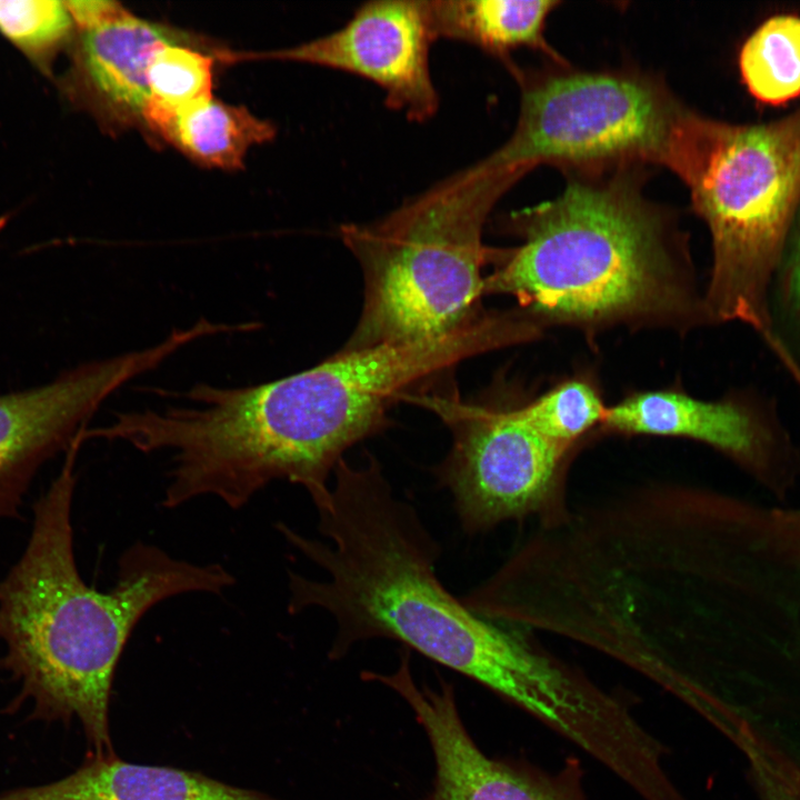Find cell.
I'll return each instance as SVG.
<instances>
[{"mask_svg": "<svg viewBox=\"0 0 800 800\" xmlns=\"http://www.w3.org/2000/svg\"><path fill=\"white\" fill-rule=\"evenodd\" d=\"M434 40L426 0H377L361 4L334 31L256 57L362 77L383 90L390 109L410 121L424 122L439 108L429 61Z\"/></svg>", "mask_w": 800, "mask_h": 800, "instance_id": "30bf717a", "label": "cell"}, {"mask_svg": "<svg viewBox=\"0 0 800 800\" xmlns=\"http://www.w3.org/2000/svg\"><path fill=\"white\" fill-rule=\"evenodd\" d=\"M213 58L176 42L157 50L148 70L146 109L176 111L212 98Z\"/></svg>", "mask_w": 800, "mask_h": 800, "instance_id": "d6986e66", "label": "cell"}, {"mask_svg": "<svg viewBox=\"0 0 800 800\" xmlns=\"http://www.w3.org/2000/svg\"><path fill=\"white\" fill-rule=\"evenodd\" d=\"M684 183L712 240L706 314L770 332L768 287L800 210V108L760 124L701 117Z\"/></svg>", "mask_w": 800, "mask_h": 800, "instance_id": "8992f818", "label": "cell"}, {"mask_svg": "<svg viewBox=\"0 0 800 800\" xmlns=\"http://www.w3.org/2000/svg\"><path fill=\"white\" fill-rule=\"evenodd\" d=\"M64 3L72 20L84 31L120 19L129 13L114 1L72 0L64 1Z\"/></svg>", "mask_w": 800, "mask_h": 800, "instance_id": "44dd1931", "label": "cell"}, {"mask_svg": "<svg viewBox=\"0 0 800 800\" xmlns=\"http://www.w3.org/2000/svg\"><path fill=\"white\" fill-rule=\"evenodd\" d=\"M606 428L628 434L681 437L729 454L772 493L789 490L792 477L777 461L768 430L743 407L707 402L677 391H647L606 408Z\"/></svg>", "mask_w": 800, "mask_h": 800, "instance_id": "7c38bea8", "label": "cell"}, {"mask_svg": "<svg viewBox=\"0 0 800 800\" xmlns=\"http://www.w3.org/2000/svg\"><path fill=\"white\" fill-rule=\"evenodd\" d=\"M146 121L189 158L220 169H239L252 146L276 134L269 121L213 97L176 111L146 109Z\"/></svg>", "mask_w": 800, "mask_h": 800, "instance_id": "9a60e30c", "label": "cell"}, {"mask_svg": "<svg viewBox=\"0 0 800 800\" xmlns=\"http://www.w3.org/2000/svg\"><path fill=\"white\" fill-rule=\"evenodd\" d=\"M553 0H426L434 39L448 38L506 54L520 47L549 50L544 22Z\"/></svg>", "mask_w": 800, "mask_h": 800, "instance_id": "2e32d148", "label": "cell"}, {"mask_svg": "<svg viewBox=\"0 0 800 800\" xmlns=\"http://www.w3.org/2000/svg\"><path fill=\"white\" fill-rule=\"evenodd\" d=\"M169 29L130 12L84 31L83 62L96 89L113 106L142 114L150 99L148 70L161 47L173 43Z\"/></svg>", "mask_w": 800, "mask_h": 800, "instance_id": "5bb4252c", "label": "cell"}, {"mask_svg": "<svg viewBox=\"0 0 800 800\" xmlns=\"http://www.w3.org/2000/svg\"><path fill=\"white\" fill-rule=\"evenodd\" d=\"M527 170L486 157L340 237L363 277L361 313L340 349L353 351L446 336L483 310L486 221Z\"/></svg>", "mask_w": 800, "mask_h": 800, "instance_id": "277c9868", "label": "cell"}, {"mask_svg": "<svg viewBox=\"0 0 800 800\" xmlns=\"http://www.w3.org/2000/svg\"><path fill=\"white\" fill-rule=\"evenodd\" d=\"M71 26L64 1H0V32L29 54L52 51L67 38Z\"/></svg>", "mask_w": 800, "mask_h": 800, "instance_id": "ffe728a7", "label": "cell"}, {"mask_svg": "<svg viewBox=\"0 0 800 800\" xmlns=\"http://www.w3.org/2000/svg\"><path fill=\"white\" fill-rule=\"evenodd\" d=\"M522 242L490 250L484 293L512 296L533 317L587 328L692 320L667 224L628 173L571 178L554 199L517 214Z\"/></svg>", "mask_w": 800, "mask_h": 800, "instance_id": "3957f363", "label": "cell"}, {"mask_svg": "<svg viewBox=\"0 0 800 800\" xmlns=\"http://www.w3.org/2000/svg\"><path fill=\"white\" fill-rule=\"evenodd\" d=\"M518 409L539 434L567 451L580 436L601 423L606 412L598 392L580 380L566 381Z\"/></svg>", "mask_w": 800, "mask_h": 800, "instance_id": "ac0fdd59", "label": "cell"}, {"mask_svg": "<svg viewBox=\"0 0 800 800\" xmlns=\"http://www.w3.org/2000/svg\"><path fill=\"white\" fill-rule=\"evenodd\" d=\"M739 67L748 90L764 103L800 96V17L779 14L761 23L743 43Z\"/></svg>", "mask_w": 800, "mask_h": 800, "instance_id": "e0dca14e", "label": "cell"}, {"mask_svg": "<svg viewBox=\"0 0 800 800\" xmlns=\"http://www.w3.org/2000/svg\"><path fill=\"white\" fill-rule=\"evenodd\" d=\"M318 511L327 542L276 527L326 579L289 572L288 610L327 611L336 624L330 658L376 638L400 641L528 711L550 728L571 721L583 700L579 676L524 637L468 609L440 582L439 542L399 498L378 459H341Z\"/></svg>", "mask_w": 800, "mask_h": 800, "instance_id": "6da1fadb", "label": "cell"}, {"mask_svg": "<svg viewBox=\"0 0 800 800\" xmlns=\"http://www.w3.org/2000/svg\"><path fill=\"white\" fill-rule=\"evenodd\" d=\"M766 792L768 800H797L787 790L780 787L778 783L770 780H766Z\"/></svg>", "mask_w": 800, "mask_h": 800, "instance_id": "cb8c5ba5", "label": "cell"}, {"mask_svg": "<svg viewBox=\"0 0 800 800\" xmlns=\"http://www.w3.org/2000/svg\"><path fill=\"white\" fill-rule=\"evenodd\" d=\"M408 399L432 410L451 432V448L433 472L451 493L467 533L542 508L567 450L539 434L518 408L479 404L453 393Z\"/></svg>", "mask_w": 800, "mask_h": 800, "instance_id": "ba28073f", "label": "cell"}, {"mask_svg": "<svg viewBox=\"0 0 800 800\" xmlns=\"http://www.w3.org/2000/svg\"><path fill=\"white\" fill-rule=\"evenodd\" d=\"M700 116L657 82L609 72H569L526 86L517 126L489 157L531 169L646 160L684 179Z\"/></svg>", "mask_w": 800, "mask_h": 800, "instance_id": "52a82bcc", "label": "cell"}, {"mask_svg": "<svg viewBox=\"0 0 800 800\" xmlns=\"http://www.w3.org/2000/svg\"><path fill=\"white\" fill-rule=\"evenodd\" d=\"M797 220V233L794 242L793 259L791 266V288L793 296L800 303V210L796 218Z\"/></svg>", "mask_w": 800, "mask_h": 800, "instance_id": "603a6c76", "label": "cell"}, {"mask_svg": "<svg viewBox=\"0 0 800 800\" xmlns=\"http://www.w3.org/2000/svg\"><path fill=\"white\" fill-rule=\"evenodd\" d=\"M382 683L406 700L429 738L436 778L424 800H588L577 761L550 773L484 754L464 728L451 684L418 687L408 661Z\"/></svg>", "mask_w": 800, "mask_h": 800, "instance_id": "8fae6325", "label": "cell"}, {"mask_svg": "<svg viewBox=\"0 0 800 800\" xmlns=\"http://www.w3.org/2000/svg\"><path fill=\"white\" fill-rule=\"evenodd\" d=\"M510 339L504 319L484 312L439 338L339 350L307 370L248 386L240 407L243 434L273 473L320 503L344 451L384 427L394 400L460 361L508 347Z\"/></svg>", "mask_w": 800, "mask_h": 800, "instance_id": "5b68a950", "label": "cell"}, {"mask_svg": "<svg viewBox=\"0 0 800 800\" xmlns=\"http://www.w3.org/2000/svg\"><path fill=\"white\" fill-rule=\"evenodd\" d=\"M766 341L800 387V363L787 346L776 334L768 337ZM772 516L778 524L800 540V508L776 510Z\"/></svg>", "mask_w": 800, "mask_h": 800, "instance_id": "7402d4cb", "label": "cell"}, {"mask_svg": "<svg viewBox=\"0 0 800 800\" xmlns=\"http://www.w3.org/2000/svg\"><path fill=\"white\" fill-rule=\"evenodd\" d=\"M0 800H276L200 772L124 761L114 752L89 757L72 773Z\"/></svg>", "mask_w": 800, "mask_h": 800, "instance_id": "4fadbf2b", "label": "cell"}, {"mask_svg": "<svg viewBox=\"0 0 800 800\" xmlns=\"http://www.w3.org/2000/svg\"><path fill=\"white\" fill-rule=\"evenodd\" d=\"M144 349L80 364L43 386L0 396V518L16 516L40 467L68 451L99 407L151 371Z\"/></svg>", "mask_w": 800, "mask_h": 800, "instance_id": "9c48e42d", "label": "cell"}, {"mask_svg": "<svg viewBox=\"0 0 800 800\" xmlns=\"http://www.w3.org/2000/svg\"><path fill=\"white\" fill-rule=\"evenodd\" d=\"M72 446L34 506L31 534L0 582L2 666L44 714L78 719L93 753L113 752L109 704L114 672L140 619L188 592L221 593L234 577L219 563L197 564L137 542L120 557L113 588L86 584L74 558Z\"/></svg>", "mask_w": 800, "mask_h": 800, "instance_id": "7a4b0ae2", "label": "cell"}]
</instances>
